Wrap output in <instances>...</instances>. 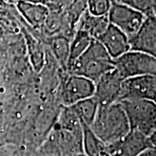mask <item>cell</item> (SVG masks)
Here are the masks:
<instances>
[{"instance_id":"obj_3","label":"cell","mask_w":156,"mask_h":156,"mask_svg":"<svg viewBox=\"0 0 156 156\" xmlns=\"http://www.w3.org/2000/svg\"><path fill=\"white\" fill-rule=\"evenodd\" d=\"M127 116L130 129L146 136L155 133L156 106L151 100H125L119 101Z\"/></svg>"},{"instance_id":"obj_19","label":"cell","mask_w":156,"mask_h":156,"mask_svg":"<svg viewBox=\"0 0 156 156\" xmlns=\"http://www.w3.org/2000/svg\"><path fill=\"white\" fill-rule=\"evenodd\" d=\"M15 5H0V28L10 34L21 31V25L13 9Z\"/></svg>"},{"instance_id":"obj_23","label":"cell","mask_w":156,"mask_h":156,"mask_svg":"<svg viewBox=\"0 0 156 156\" xmlns=\"http://www.w3.org/2000/svg\"><path fill=\"white\" fill-rule=\"evenodd\" d=\"M20 0H0V2L8 5H16V4Z\"/></svg>"},{"instance_id":"obj_6","label":"cell","mask_w":156,"mask_h":156,"mask_svg":"<svg viewBox=\"0 0 156 156\" xmlns=\"http://www.w3.org/2000/svg\"><path fill=\"white\" fill-rule=\"evenodd\" d=\"M155 75H142L122 81L118 102L125 100H151L155 101Z\"/></svg>"},{"instance_id":"obj_13","label":"cell","mask_w":156,"mask_h":156,"mask_svg":"<svg viewBox=\"0 0 156 156\" xmlns=\"http://www.w3.org/2000/svg\"><path fill=\"white\" fill-rule=\"evenodd\" d=\"M109 25L107 15L96 16L87 11V9L78 22L76 30H81L86 32L90 37L97 40L103 34Z\"/></svg>"},{"instance_id":"obj_16","label":"cell","mask_w":156,"mask_h":156,"mask_svg":"<svg viewBox=\"0 0 156 156\" xmlns=\"http://www.w3.org/2000/svg\"><path fill=\"white\" fill-rule=\"evenodd\" d=\"M93 40V38H91L90 36L85 31L78 29L75 30V34L70 40L67 70L72 65V64L87 50Z\"/></svg>"},{"instance_id":"obj_22","label":"cell","mask_w":156,"mask_h":156,"mask_svg":"<svg viewBox=\"0 0 156 156\" xmlns=\"http://www.w3.org/2000/svg\"><path fill=\"white\" fill-rule=\"evenodd\" d=\"M137 156H156L155 147L148 148V149L142 152V153L139 154Z\"/></svg>"},{"instance_id":"obj_8","label":"cell","mask_w":156,"mask_h":156,"mask_svg":"<svg viewBox=\"0 0 156 156\" xmlns=\"http://www.w3.org/2000/svg\"><path fill=\"white\" fill-rule=\"evenodd\" d=\"M123 80L114 68L101 76L95 83L93 95L98 105H108L118 102Z\"/></svg>"},{"instance_id":"obj_10","label":"cell","mask_w":156,"mask_h":156,"mask_svg":"<svg viewBox=\"0 0 156 156\" xmlns=\"http://www.w3.org/2000/svg\"><path fill=\"white\" fill-rule=\"evenodd\" d=\"M130 50L140 51L156 57L155 16H147L143 24L129 38Z\"/></svg>"},{"instance_id":"obj_20","label":"cell","mask_w":156,"mask_h":156,"mask_svg":"<svg viewBox=\"0 0 156 156\" xmlns=\"http://www.w3.org/2000/svg\"><path fill=\"white\" fill-rule=\"evenodd\" d=\"M140 11L146 16H155L156 0H112Z\"/></svg>"},{"instance_id":"obj_21","label":"cell","mask_w":156,"mask_h":156,"mask_svg":"<svg viewBox=\"0 0 156 156\" xmlns=\"http://www.w3.org/2000/svg\"><path fill=\"white\" fill-rule=\"evenodd\" d=\"M112 2V0H87V11L96 16L107 15Z\"/></svg>"},{"instance_id":"obj_4","label":"cell","mask_w":156,"mask_h":156,"mask_svg":"<svg viewBox=\"0 0 156 156\" xmlns=\"http://www.w3.org/2000/svg\"><path fill=\"white\" fill-rule=\"evenodd\" d=\"M114 69L123 80L142 75H156V57L129 50L114 58Z\"/></svg>"},{"instance_id":"obj_14","label":"cell","mask_w":156,"mask_h":156,"mask_svg":"<svg viewBox=\"0 0 156 156\" xmlns=\"http://www.w3.org/2000/svg\"><path fill=\"white\" fill-rule=\"evenodd\" d=\"M21 32L24 36L30 63L35 71L40 72L44 67L46 61L44 48L39 40L23 26L21 27Z\"/></svg>"},{"instance_id":"obj_15","label":"cell","mask_w":156,"mask_h":156,"mask_svg":"<svg viewBox=\"0 0 156 156\" xmlns=\"http://www.w3.org/2000/svg\"><path fill=\"white\" fill-rule=\"evenodd\" d=\"M81 124L90 126L94 120L98 103L94 97L89 98L70 106Z\"/></svg>"},{"instance_id":"obj_12","label":"cell","mask_w":156,"mask_h":156,"mask_svg":"<svg viewBox=\"0 0 156 156\" xmlns=\"http://www.w3.org/2000/svg\"><path fill=\"white\" fill-rule=\"evenodd\" d=\"M15 7L19 15L30 26L41 30L49 12L46 6L20 0Z\"/></svg>"},{"instance_id":"obj_11","label":"cell","mask_w":156,"mask_h":156,"mask_svg":"<svg viewBox=\"0 0 156 156\" xmlns=\"http://www.w3.org/2000/svg\"><path fill=\"white\" fill-rule=\"evenodd\" d=\"M113 58H117L130 50L129 39L114 25H109L97 39Z\"/></svg>"},{"instance_id":"obj_5","label":"cell","mask_w":156,"mask_h":156,"mask_svg":"<svg viewBox=\"0 0 156 156\" xmlns=\"http://www.w3.org/2000/svg\"><path fill=\"white\" fill-rule=\"evenodd\" d=\"M146 17V15L129 6L114 1H112L107 14L109 23L119 29L129 39L139 30Z\"/></svg>"},{"instance_id":"obj_2","label":"cell","mask_w":156,"mask_h":156,"mask_svg":"<svg viewBox=\"0 0 156 156\" xmlns=\"http://www.w3.org/2000/svg\"><path fill=\"white\" fill-rule=\"evenodd\" d=\"M114 68V58L97 40L68 68V74L82 76L95 83L101 76Z\"/></svg>"},{"instance_id":"obj_7","label":"cell","mask_w":156,"mask_h":156,"mask_svg":"<svg viewBox=\"0 0 156 156\" xmlns=\"http://www.w3.org/2000/svg\"><path fill=\"white\" fill-rule=\"evenodd\" d=\"M94 93V82L82 76L68 74L62 83L61 99L65 106L93 97Z\"/></svg>"},{"instance_id":"obj_1","label":"cell","mask_w":156,"mask_h":156,"mask_svg":"<svg viewBox=\"0 0 156 156\" xmlns=\"http://www.w3.org/2000/svg\"><path fill=\"white\" fill-rule=\"evenodd\" d=\"M90 127L106 146L121 141L131 130L127 116L119 102L98 105Z\"/></svg>"},{"instance_id":"obj_24","label":"cell","mask_w":156,"mask_h":156,"mask_svg":"<svg viewBox=\"0 0 156 156\" xmlns=\"http://www.w3.org/2000/svg\"></svg>"},{"instance_id":"obj_9","label":"cell","mask_w":156,"mask_h":156,"mask_svg":"<svg viewBox=\"0 0 156 156\" xmlns=\"http://www.w3.org/2000/svg\"><path fill=\"white\" fill-rule=\"evenodd\" d=\"M155 134L146 136L135 130H130L121 141L109 146L112 149L111 156H137L148 148H153Z\"/></svg>"},{"instance_id":"obj_17","label":"cell","mask_w":156,"mask_h":156,"mask_svg":"<svg viewBox=\"0 0 156 156\" xmlns=\"http://www.w3.org/2000/svg\"><path fill=\"white\" fill-rule=\"evenodd\" d=\"M83 150L85 156H100L106 145L93 133L90 126L83 125Z\"/></svg>"},{"instance_id":"obj_18","label":"cell","mask_w":156,"mask_h":156,"mask_svg":"<svg viewBox=\"0 0 156 156\" xmlns=\"http://www.w3.org/2000/svg\"><path fill=\"white\" fill-rule=\"evenodd\" d=\"M50 38V46L54 55L60 65L67 70L70 40L63 36H56L51 37Z\"/></svg>"}]
</instances>
